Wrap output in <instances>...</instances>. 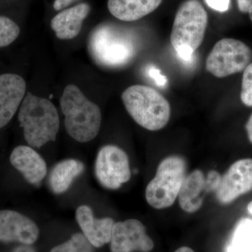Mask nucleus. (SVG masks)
I'll list each match as a JSON object with an SVG mask.
<instances>
[{
    "instance_id": "obj_1",
    "label": "nucleus",
    "mask_w": 252,
    "mask_h": 252,
    "mask_svg": "<svg viewBox=\"0 0 252 252\" xmlns=\"http://www.w3.org/2000/svg\"><path fill=\"white\" fill-rule=\"evenodd\" d=\"M89 51L99 65L124 67L135 58L137 39L132 32L112 24H102L94 28L88 42Z\"/></svg>"
},
{
    "instance_id": "obj_2",
    "label": "nucleus",
    "mask_w": 252,
    "mask_h": 252,
    "mask_svg": "<svg viewBox=\"0 0 252 252\" xmlns=\"http://www.w3.org/2000/svg\"><path fill=\"white\" fill-rule=\"evenodd\" d=\"M61 106L66 131L71 137L86 143L97 137L102 122L100 109L77 86H66L61 98Z\"/></svg>"
},
{
    "instance_id": "obj_3",
    "label": "nucleus",
    "mask_w": 252,
    "mask_h": 252,
    "mask_svg": "<svg viewBox=\"0 0 252 252\" xmlns=\"http://www.w3.org/2000/svg\"><path fill=\"white\" fill-rule=\"evenodd\" d=\"M18 121L26 142L39 149L56 140L60 127L59 113L49 99L28 93L20 107Z\"/></svg>"
},
{
    "instance_id": "obj_4",
    "label": "nucleus",
    "mask_w": 252,
    "mask_h": 252,
    "mask_svg": "<svg viewBox=\"0 0 252 252\" xmlns=\"http://www.w3.org/2000/svg\"><path fill=\"white\" fill-rule=\"evenodd\" d=\"M208 15L198 0H187L180 5L172 25L170 41L177 56L189 62L203 43Z\"/></svg>"
},
{
    "instance_id": "obj_5",
    "label": "nucleus",
    "mask_w": 252,
    "mask_h": 252,
    "mask_svg": "<svg viewBox=\"0 0 252 252\" xmlns=\"http://www.w3.org/2000/svg\"><path fill=\"white\" fill-rule=\"evenodd\" d=\"M122 98L129 115L147 130H161L170 121V103L160 93L149 86H131L123 93Z\"/></svg>"
},
{
    "instance_id": "obj_6",
    "label": "nucleus",
    "mask_w": 252,
    "mask_h": 252,
    "mask_svg": "<svg viewBox=\"0 0 252 252\" xmlns=\"http://www.w3.org/2000/svg\"><path fill=\"white\" fill-rule=\"evenodd\" d=\"M187 170V162L180 155H170L162 159L146 188L147 203L156 210L171 207L178 198Z\"/></svg>"
},
{
    "instance_id": "obj_7",
    "label": "nucleus",
    "mask_w": 252,
    "mask_h": 252,
    "mask_svg": "<svg viewBox=\"0 0 252 252\" xmlns=\"http://www.w3.org/2000/svg\"><path fill=\"white\" fill-rule=\"evenodd\" d=\"M252 51L243 41L231 38L220 39L210 51L206 69L217 78L243 72L252 63Z\"/></svg>"
},
{
    "instance_id": "obj_8",
    "label": "nucleus",
    "mask_w": 252,
    "mask_h": 252,
    "mask_svg": "<svg viewBox=\"0 0 252 252\" xmlns=\"http://www.w3.org/2000/svg\"><path fill=\"white\" fill-rule=\"evenodd\" d=\"M95 176L104 188L116 190L131 177L130 162L127 154L115 145L102 147L95 161Z\"/></svg>"
},
{
    "instance_id": "obj_9",
    "label": "nucleus",
    "mask_w": 252,
    "mask_h": 252,
    "mask_svg": "<svg viewBox=\"0 0 252 252\" xmlns=\"http://www.w3.org/2000/svg\"><path fill=\"white\" fill-rule=\"evenodd\" d=\"M154 248L153 240L140 220L130 219L114 223L110 240L112 252H150Z\"/></svg>"
},
{
    "instance_id": "obj_10",
    "label": "nucleus",
    "mask_w": 252,
    "mask_h": 252,
    "mask_svg": "<svg viewBox=\"0 0 252 252\" xmlns=\"http://www.w3.org/2000/svg\"><path fill=\"white\" fill-rule=\"evenodd\" d=\"M252 190V158H244L230 165L215 193L220 204L228 205Z\"/></svg>"
},
{
    "instance_id": "obj_11",
    "label": "nucleus",
    "mask_w": 252,
    "mask_h": 252,
    "mask_svg": "<svg viewBox=\"0 0 252 252\" xmlns=\"http://www.w3.org/2000/svg\"><path fill=\"white\" fill-rule=\"evenodd\" d=\"M39 235L37 225L31 219L12 210L0 211V242L31 245Z\"/></svg>"
},
{
    "instance_id": "obj_12",
    "label": "nucleus",
    "mask_w": 252,
    "mask_h": 252,
    "mask_svg": "<svg viewBox=\"0 0 252 252\" xmlns=\"http://www.w3.org/2000/svg\"><path fill=\"white\" fill-rule=\"evenodd\" d=\"M26 83L17 74L0 75V129L9 124L22 103Z\"/></svg>"
},
{
    "instance_id": "obj_13",
    "label": "nucleus",
    "mask_w": 252,
    "mask_h": 252,
    "mask_svg": "<svg viewBox=\"0 0 252 252\" xmlns=\"http://www.w3.org/2000/svg\"><path fill=\"white\" fill-rule=\"evenodd\" d=\"M76 219L83 234L94 248H101L110 243L115 223L112 218H95L91 207L82 205L77 209Z\"/></svg>"
},
{
    "instance_id": "obj_14",
    "label": "nucleus",
    "mask_w": 252,
    "mask_h": 252,
    "mask_svg": "<svg viewBox=\"0 0 252 252\" xmlns=\"http://www.w3.org/2000/svg\"><path fill=\"white\" fill-rule=\"evenodd\" d=\"M10 162L32 185H39L47 173L45 160L27 146L16 147L11 154Z\"/></svg>"
},
{
    "instance_id": "obj_15",
    "label": "nucleus",
    "mask_w": 252,
    "mask_h": 252,
    "mask_svg": "<svg viewBox=\"0 0 252 252\" xmlns=\"http://www.w3.org/2000/svg\"><path fill=\"white\" fill-rule=\"evenodd\" d=\"M90 12V6L81 3L63 10L52 18L51 27L60 39H72L80 32L83 23Z\"/></svg>"
},
{
    "instance_id": "obj_16",
    "label": "nucleus",
    "mask_w": 252,
    "mask_h": 252,
    "mask_svg": "<svg viewBox=\"0 0 252 252\" xmlns=\"http://www.w3.org/2000/svg\"><path fill=\"white\" fill-rule=\"evenodd\" d=\"M205 174L196 169L186 176L178 195L181 209L189 214L198 212L204 203L203 193L205 189Z\"/></svg>"
},
{
    "instance_id": "obj_17",
    "label": "nucleus",
    "mask_w": 252,
    "mask_h": 252,
    "mask_svg": "<svg viewBox=\"0 0 252 252\" xmlns=\"http://www.w3.org/2000/svg\"><path fill=\"white\" fill-rule=\"evenodd\" d=\"M162 0H108L111 14L120 21L132 22L152 14Z\"/></svg>"
},
{
    "instance_id": "obj_18",
    "label": "nucleus",
    "mask_w": 252,
    "mask_h": 252,
    "mask_svg": "<svg viewBox=\"0 0 252 252\" xmlns=\"http://www.w3.org/2000/svg\"><path fill=\"white\" fill-rule=\"evenodd\" d=\"M84 170V164L74 159H67L56 164L49 175L51 190L56 194L67 191L74 180Z\"/></svg>"
},
{
    "instance_id": "obj_19",
    "label": "nucleus",
    "mask_w": 252,
    "mask_h": 252,
    "mask_svg": "<svg viewBox=\"0 0 252 252\" xmlns=\"http://www.w3.org/2000/svg\"><path fill=\"white\" fill-rule=\"evenodd\" d=\"M225 252H252V220L245 218L238 222Z\"/></svg>"
},
{
    "instance_id": "obj_20",
    "label": "nucleus",
    "mask_w": 252,
    "mask_h": 252,
    "mask_svg": "<svg viewBox=\"0 0 252 252\" xmlns=\"http://www.w3.org/2000/svg\"><path fill=\"white\" fill-rule=\"evenodd\" d=\"M93 247L84 234L77 233L68 241L55 247L51 252H94Z\"/></svg>"
},
{
    "instance_id": "obj_21",
    "label": "nucleus",
    "mask_w": 252,
    "mask_h": 252,
    "mask_svg": "<svg viewBox=\"0 0 252 252\" xmlns=\"http://www.w3.org/2000/svg\"><path fill=\"white\" fill-rule=\"evenodd\" d=\"M20 34V28L12 20L0 16V47L9 46Z\"/></svg>"
},
{
    "instance_id": "obj_22",
    "label": "nucleus",
    "mask_w": 252,
    "mask_h": 252,
    "mask_svg": "<svg viewBox=\"0 0 252 252\" xmlns=\"http://www.w3.org/2000/svg\"><path fill=\"white\" fill-rule=\"evenodd\" d=\"M240 99L245 105L252 107V63L244 70Z\"/></svg>"
},
{
    "instance_id": "obj_23",
    "label": "nucleus",
    "mask_w": 252,
    "mask_h": 252,
    "mask_svg": "<svg viewBox=\"0 0 252 252\" xmlns=\"http://www.w3.org/2000/svg\"><path fill=\"white\" fill-rule=\"evenodd\" d=\"M221 176L216 170H211L208 172L205 178V189L206 193L216 192L220 187Z\"/></svg>"
},
{
    "instance_id": "obj_24",
    "label": "nucleus",
    "mask_w": 252,
    "mask_h": 252,
    "mask_svg": "<svg viewBox=\"0 0 252 252\" xmlns=\"http://www.w3.org/2000/svg\"><path fill=\"white\" fill-rule=\"evenodd\" d=\"M209 7L219 11L225 12L230 8V0H205Z\"/></svg>"
},
{
    "instance_id": "obj_25",
    "label": "nucleus",
    "mask_w": 252,
    "mask_h": 252,
    "mask_svg": "<svg viewBox=\"0 0 252 252\" xmlns=\"http://www.w3.org/2000/svg\"><path fill=\"white\" fill-rule=\"evenodd\" d=\"M149 74L155 81L156 84L160 87H164L167 84L166 77L162 75L160 69L158 68L154 67L149 68Z\"/></svg>"
},
{
    "instance_id": "obj_26",
    "label": "nucleus",
    "mask_w": 252,
    "mask_h": 252,
    "mask_svg": "<svg viewBox=\"0 0 252 252\" xmlns=\"http://www.w3.org/2000/svg\"><path fill=\"white\" fill-rule=\"evenodd\" d=\"M79 0H55L54 8L56 11H61L67 7L69 4Z\"/></svg>"
},
{
    "instance_id": "obj_27",
    "label": "nucleus",
    "mask_w": 252,
    "mask_h": 252,
    "mask_svg": "<svg viewBox=\"0 0 252 252\" xmlns=\"http://www.w3.org/2000/svg\"><path fill=\"white\" fill-rule=\"evenodd\" d=\"M239 10L243 13H248L252 5V0H238Z\"/></svg>"
},
{
    "instance_id": "obj_28",
    "label": "nucleus",
    "mask_w": 252,
    "mask_h": 252,
    "mask_svg": "<svg viewBox=\"0 0 252 252\" xmlns=\"http://www.w3.org/2000/svg\"><path fill=\"white\" fill-rule=\"evenodd\" d=\"M246 130L248 132V136L249 140L252 144V114L249 119L248 123L246 124Z\"/></svg>"
},
{
    "instance_id": "obj_29",
    "label": "nucleus",
    "mask_w": 252,
    "mask_h": 252,
    "mask_svg": "<svg viewBox=\"0 0 252 252\" xmlns=\"http://www.w3.org/2000/svg\"><path fill=\"white\" fill-rule=\"evenodd\" d=\"M13 252H35L34 249L30 247V245H23L15 249Z\"/></svg>"
},
{
    "instance_id": "obj_30",
    "label": "nucleus",
    "mask_w": 252,
    "mask_h": 252,
    "mask_svg": "<svg viewBox=\"0 0 252 252\" xmlns=\"http://www.w3.org/2000/svg\"><path fill=\"white\" fill-rule=\"evenodd\" d=\"M175 252H195L192 250L191 248H189V247H182V248H179L178 250H176Z\"/></svg>"
},
{
    "instance_id": "obj_31",
    "label": "nucleus",
    "mask_w": 252,
    "mask_h": 252,
    "mask_svg": "<svg viewBox=\"0 0 252 252\" xmlns=\"http://www.w3.org/2000/svg\"><path fill=\"white\" fill-rule=\"evenodd\" d=\"M248 212L252 215V201L250 202V203L248 204Z\"/></svg>"
},
{
    "instance_id": "obj_32",
    "label": "nucleus",
    "mask_w": 252,
    "mask_h": 252,
    "mask_svg": "<svg viewBox=\"0 0 252 252\" xmlns=\"http://www.w3.org/2000/svg\"><path fill=\"white\" fill-rule=\"evenodd\" d=\"M248 14L252 22V5L251 6H250V9H249Z\"/></svg>"
}]
</instances>
